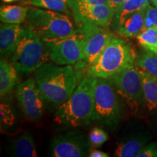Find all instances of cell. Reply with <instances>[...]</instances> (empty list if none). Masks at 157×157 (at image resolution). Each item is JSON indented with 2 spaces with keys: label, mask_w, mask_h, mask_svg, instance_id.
Returning <instances> with one entry per match:
<instances>
[{
  "label": "cell",
  "mask_w": 157,
  "mask_h": 157,
  "mask_svg": "<svg viewBox=\"0 0 157 157\" xmlns=\"http://www.w3.org/2000/svg\"><path fill=\"white\" fill-rule=\"evenodd\" d=\"M77 28L84 25H95L109 28L115 11L109 4L74 7L71 10Z\"/></svg>",
  "instance_id": "obj_12"
},
{
  "label": "cell",
  "mask_w": 157,
  "mask_h": 157,
  "mask_svg": "<svg viewBox=\"0 0 157 157\" xmlns=\"http://www.w3.org/2000/svg\"><path fill=\"white\" fill-rule=\"evenodd\" d=\"M50 59L44 41L28 25L12 55L11 63L21 74H29L46 63Z\"/></svg>",
  "instance_id": "obj_5"
},
{
  "label": "cell",
  "mask_w": 157,
  "mask_h": 157,
  "mask_svg": "<svg viewBox=\"0 0 157 157\" xmlns=\"http://www.w3.org/2000/svg\"><path fill=\"white\" fill-rule=\"evenodd\" d=\"M93 122L112 130L121 119L120 98L108 78H94Z\"/></svg>",
  "instance_id": "obj_4"
},
{
  "label": "cell",
  "mask_w": 157,
  "mask_h": 157,
  "mask_svg": "<svg viewBox=\"0 0 157 157\" xmlns=\"http://www.w3.org/2000/svg\"><path fill=\"white\" fill-rule=\"evenodd\" d=\"M8 154L17 157H36L38 156L34 137L28 131L21 132L12 139L8 147Z\"/></svg>",
  "instance_id": "obj_16"
},
{
  "label": "cell",
  "mask_w": 157,
  "mask_h": 157,
  "mask_svg": "<svg viewBox=\"0 0 157 157\" xmlns=\"http://www.w3.org/2000/svg\"><path fill=\"white\" fill-rule=\"evenodd\" d=\"M153 26H154V22H153L152 17L146 13V17H145L144 28H143V30H146V29H149Z\"/></svg>",
  "instance_id": "obj_30"
},
{
  "label": "cell",
  "mask_w": 157,
  "mask_h": 157,
  "mask_svg": "<svg viewBox=\"0 0 157 157\" xmlns=\"http://www.w3.org/2000/svg\"><path fill=\"white\" fill-rule=\"evenodd\" d=\"M17 73L12 63L2 59L0 62V95L2 98L10 93L16 85Z\"/></svg>",
  "instance_id": "obj_18"
},
{
  "label": "cell",
  "mask_w": 157,
  "mask_h": 157,
  "mask_svg": "<svg viewBox=\"0 0 157 157\" xmlns=\"http://www.w3.org/2000/svg\"><path fill=\"white\" fill-rule=\"evenodd\" d=\"M148 131L141 129L123 137L117 142L114 156L117 157H135L151 140Z\"/></svg>",
  "instance_id": "obj_13"
},
{
  "label": "cell",
  "mask_w": 157,
  "mask_h": 157,
  "mask_svg": "<svg viewBox=\"0 0 157 157\" xmlns=\"http://www.w3.org/2000/svg\"><path fill=\"white\" fill-rule=\"evenodd\" d=\"M2 1L5 3H11V2H14L18 1V0H2Z\"/></svg>",
  "instance_id": "obj_33"
},
{
  "label": "cell",
  "mask_w": 157,
  "mask_h": 157,
  "mask_svg": "<svg viewBox=\"0 0 157 157\" xmlns=\"http://www.w3.org/2000/svg\"><path fill=\"white\" fill-rule=\"evenodd\" d=\"M136 157H157V140L148 143Z\"/></svg>",
  "instance_id": "obj_27"
},
{
  "label": "cell",
  "mask_w": 157,
  "mask_h": 157,
  "mask_svg": "<svg viewBox=\"0 0 157 157\" xmlns=\"http://www.w3.org/2000/svg\"><path fill=\"white\" fill-rule=\"evenodd\" d=\"M71 10L74 7L109 4V0H68Z\"/></svg>",
  "instance_id": "obj_26"
},
{
  "label": "cell",
  "mask_w": 157,
  "mask_h": 157,
  "mask_svg": "<svg viewBox=\"0 0 157 157\" xmlns=\"http://www.w3.org/2000/svg\"><path fill=\"white\" fill-rule=\"evenodd\" d=\"M78 71L71 65L43 64L34 72V78L44 103L58 109L71 96L78 84Z\"/></svg>",
  "instance_id": "obj_1"
},
{
  "label": "cell",
  "mask_w": 157,
  "mask_h": 157,
  "mask_svg": "<svg viewBox=\"0 0 157 157\" xmlns=\"http://www.w3.org/2000/svg\"><path fill=\"white\" fill-rule=\"evenodd\" d=\"M83 37L84 60L86 68L97 60L114 34L106 27L84 25L77 28Z\"/></svg>",
  "instance_id": "obj_10"
},
{
  "label": "cell",
  "mask_w": 157,
  "mask_h": 157,
  "mask_svg": "<svg viewBox=\"0 0 157 157\" xmlns=\"http://www.w3.org/2000/svg\"><path fill=\"white\" fill-rule=\"evenodd\" d=\"M146 9L127 15L119 21H113L111 25V29L124 38H135L143 31Z\"/></svg>",
  "instance_id": "obj_14"
},
{
  "label": "cell",
  "mask_w": 157,
  "mask_h": 157,
  "mask_svg": "<svg viewBox=\"0 0 157 157\" xmlns=\"http://www.w3.org/2000/svg\"><path fill=\"white\" fill-rule=\"evenodd\" d=\"M25 3L39 8L70 14L71 8L68 0H28Z\"/></svg>",
  "instance_id": "obj_22"
},
{
  "label": "cell",
  "mask_w": 157,
  "mask_h": 157,
  "mask_svg": "<svg viewBox=\"0 0 157 157\" xmlns=\"http://www.w3.org/2000/svg\"><path fill=\"white\" fill-rule=\"evenodd\" d=\"M89 137L79 131L59 134L50 142V156L52 157H86L91 151Z\"/></svg>",
  "instance_id": "obj_9"
},
{
  "label": "cell",
  "mask_w": 157,
  "mask_h": 157,
  "mask_svg": "<svg viewBox=\"0 0 157 157\" xmlns=\"http://www.w3.org/2000/svg\"><path fill=\"white\" fill-rule=\"evenodd\" d=\"M135 65L143 71L157 78V56L148 50L143 51L137 56Z\"/></svg>",
  "instance_id": "obj_21"
},
{
  "label": "cell",
  "mask_w": 157,
  "mask_h": 157,
  "mask_svg": "<svg viewBox=\"0 0 157 157\" xmlns=\"http://www.w3.org/2000/svg\"><path fill=\"white\" fill-rule=\"evenodd\" d=\"M1 122L5 126H12L15 122V117L10 105L6 103H1Z\"/></svg>",
  "instance_id": "obj_25"
},
{
  "label": "cell",
  "mask_w": 157,
  "mask_h": 157,
  "mask_svg": "<svg viewBox=\"0 0 157 157\" xmlns=\"http://www.w3.org/2000/svg\"><path fill=\"white\" fill-rule=\"evenodd\" d=\"M94 78L85 76L71 96L57 109L54 121L65 128L86 127L93 122Z\"/></svg>",
  "instance_id": "obj_2"
},
{
  "label": "cell",
  "mask_w": 157,
  "mask_h": 157,
  "mask_svg": "<svg viewBox=\"0 0 157 157\" xmlns=\"http://www.w3.org/2000/svg\"><path fill=\"white\" fill-rule=\"evenodd\" d=\"M151 0H126L115 10L113 21H119L127 15L146 9L151 5Z\"/></svg>",
  "instance_id": "obj_20"
},
{
  "label": "cell",
  "mask_w": 157,
  "mask_h": 157,
  "mask_svg": "<svg viewBox=\"0 0 157 157\" xmlns=\"http://www.w3.org/2000/svg\"><path fill=\"white\" fill-rule=\"evenodd\" d=\"M146 13L152 17L154 26L157 29V7L155 6L149 5L146 9Z\"/></svg>",
  "instance_id": "obj_28"
},
{
  "label": "cell",
  "mask_w": 157,
  "mask_h": 157,
  "mask_svg": "<svg viewBox=\"0 0 157 157\" xmlns=\"http://www.w3.org/2000/svg\"><path fill=\"white\" fill-rule=\"evenodd\" d=\"M143 50H148L157 56V29L153 26L143 30L135 37Z\"/></svg>",
  "instance_id": "obj_23"
},
{
  "label": "cell",
  "mask_w": 157,
  "mask_h": 157,
  "mask_svg": "<svg viewBox=\"0 0 157 157\" xmlns=\"http://www.w3.org/2000/svg\"><path fill=\"white\" fill-rule=\"evenodd\" d=\"M30 7L21 5H4L0 9V18L4 23L21 24L24 22Z\"/></svg>",
  "instance_id": "obj_19"
},
{
  "label": "cell",
  "mask_w": 157,
  "mask_h": 157,
  "mask_svg": "<svg viewBox=\"0 0 157 157\" xmlns=\"http://www.w3.org/2000/svg\"><path fill=\"white\" fill-rule=\"evenodd\" d=\"M139 71L143 81L145 108L154 113L157 112V78L140 68Z\"/></svg>",
  "instance_id": "obj_17"
},
{
  "label": "cell",
  "mask_w": 157,
  "mask_h": 157,
  "mask_svg": "<svg viewBox=\"0 0 157 157\" xmlns=\"http://www.w3.org/2000/svg\"><path fill=\"white\" fill-rule=\"evenodd\" d=\"M137 56L130 43L114 36L97 60L86 68V74L92 78H109L124 69L136 66Z\"/></svg>",
  "instance_id": "obj_3"
},
{
  "label": "cell",
  "mask_w": 157,
  "mask_h": 157,
  "mask_svg": "<svg viewBox=\"0 0 157 157\" xmlns=\"http://www.w3.org/2000/svg\"><path fill=\"white\" fill-rule=\"evenodd\" d=\"M50 59L56 64L75 65L84 60L83 37L77 30L70 36L45 39Z\"/></svg>",
  "instance_id": "obj_8"
},
{
  "label": "cell",
  "mask_w": 157,
  "mask_h": 157,
  "mask_svg": "<svg viewBox=\"0 0 157 157\" xmlns=\"http://www.w3.org/2000/svg\"><path fill=\"white\" fill-rule=\"evenodd\" d=\"M89 156L90 157H109V154L102 151L98 150V149H92L90 151Z\"/></svg>",
  "instance_id": "obj_29"
},
{
  "label": "cell",
  "mask_w": 157,
  "mask_h": 157,
  "mask_svg": "<svg viewBox=\"0 0 157 157\" xmlns=\"http://www.w3.org/2000/svg\"><path fill=\"white\" fill-rule=\"evenodd\" d=\"M153 121V126L154 127V128L157 131V112L154 113V116L152 119Z\"/></svg>",
  "instance_id": "obj_32"
},
{
  "label": "cell",
  "mask_w": 157,
  "mask_h": 157,
  "mask_svg": "<svg viewBox=\"0 0 157 157\" xmlns=\"http://www.w3.org/2000/svg\"><path fill=\"white\" fill-rule=\"evenodd\" d=\"M16 97L24 117L33 122L40 121L45 103L34 78H28L17 86Z\"/></svg>",
  "instance_id": "obj_11"
},
{
  "label": "cell",
  "mask_w": 157,
  "mask_h": 157,
  "mask_svg": "<svg viewBox=\"0 0 157 157\" xmlns=\"http://www.w3.org/2000/svg\"><path fill=\"white\" fill-rule=\"evenodd\" d=\"M27 21L43 40L70 36L77 31L68 15L60 12L31 7Z\"/></svg>",
  "instance_id": "obj_6"
},
{
  "label": "cell",
  "mask_w": 157,
  "mask_h": 157,
  "mask_svg": "<svg viewBox=\"0 0 157 157\" xmlns=\"http://www.w3.org/2000/svg\"><path fill=\"white\" fill-rule=\"evenodd\" d=\"M126 0H109V5L111 6V7L115 11L117 7L120 6L123 2H124Z\"/></svg>",
  "instance_id": "obj_31"
},
{
  "label": "cell",
  "mask_w": 157,
  "mask_h": 157,
  "mask_svg": "<svg viewBox=\"0 0 157 157\" xmlns=\"http://www.w3.org/2000/svg\"><path fill=\"white\" fill-rule=\"evenodd\" d=\"M152 3L154 4V6H156V7H157V0H151Z\"/></svg>",
  "instance_id": "obj_34"
},
{
  "label": "cell",
  "mask_w": 157,
  "mask_h": 157,
  "mask_svg": "<svg viewBox=\"0 0 157 157\" xmlns=\"http://www.w3.org/2000/svg\"><path fill=\"white\" fill-rule=\"evenodd\" d=\"M25 27L19 24L4 23L0 27V53L2 58L14 53Z\"/></svg>",
  "instance_id": "obj_15"
},
{
  "label": "cell",
  "mask_w": 157,
  "mask_h": 157,
  "mask_svg": "<svg viewBox=\"0 0 157 157\" xmlns=\"http://www.w3.org/2000/svg\"><path fill=\"white\" fill-rule=\"evenodd\" d=\"M108 79L114 86L130 114L136 116L144 109L142 77L137 66L124 69Z\"/></svg>",
  "instance_id": "obj_7"
},
{
  "label": "cell",
  "mask_w": 157,
  "mask_h": 157,
  "mask_svg": "<svg viewBox=\"0 0 157 157\" xmlns=\"http://www.w3.org/2000/svg\"><path fill=\"white\" fill-rule=\"evenodd\" d=\"M89 140L92 146H101L109 139L108 134L101 127H94L89 135Z\"/></svg>",
  "instance_id": "obj_24"
}]
</instances>
